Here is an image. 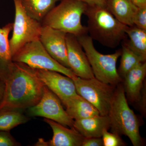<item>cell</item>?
<instances>
[{"label":"cell","mask_w":146,"mask_h":146,"mask_svg":"<svg viewBox=\"0 0 146 146\" xmlns=\"http://www.w3.org/2000/svg\"><path fill=\"white\" fill-rule=\"evenodd\" d=\"M3 80L5 89L0 110L28 108L42 98L44 84L33 69L24 63L13 61Z\"/></svg>","instance_id":"obj_1"},{"label":"cell","mask_w":146,"mask_h":146,"mask_svg":"<svg viewBox=\"0 0 146 146\" xmlns=\"http://www.w3.org/2000/svg\"><path fill=\"white\" fill-rule=\"evenodd\" d=\"M84 14L88 18L89 36L103 46L115 48L127 38V26L118 21L106 7L87 5Z\"/></svg>","instance_id":"obj_2"},{"label":"cell","mask_w":146,"mask_h":146,"mask_svg":"<svg viewBox=\"0 0 146 146\" xmlns=\"http://www.w3.org/2000/svg\"><path fill=\"white\" fill-rule=\"evenodd\" d=\"M108 116L112 132L127 136L133 146L144 145L143 139L139 132L140 120L129 106L122 82L116 86Z\"/></svg>","instance_id":"obj_3"},{"label":"cell","mask_w":146,"mask_h":146,"mask_svg":"<svg viewBox=\"0 0 146 146\" xmlns=\"http://www.w3.org/2000/svg\"><path fill=\"white\" fill-rule=\"evenodd\" d=\"M47 14L41 23L55 29L70 33L77 37L88 34L87 27L82 25L81 17L87 5L78 0H60Z\"/></svg>","instance_id":"obj_4"},{"label":"cell","mask_w":146,"mask_h":146,"mask_svg":"<svg viewBox=\"0 0 146 146\" xmlns=\"http://www.w3.org/2000/svg\"><path fill=\"white\" fill-rule=\"evenodd\" d=\"M77 38L88 58L95 78L114 86L121 83L123 79L117 69V61L121 56V49L111 54H102L96 49L93 39L88 34Z\"/></svg>","instance_id":"obj_5"},{"label":"cell","mask_w":146,"mask_h":146,"mask_svg":"<svg viewBox=\"0 0 146 146\" xmlns=\"http://www.w3.org/2000/svg\"><path fill=\"white\" fill-rule=\"evenodd\" d=\"M12 60L24 63L33 69L57 72L72 79L76 76L70 69L64 67L54 60L39 40L25 45L13 55Z\"/></svg>","instance_id":"obj_6"},{"label":"cell","mask_w":146,"mask_h":146,"mask_svg":"<svg viewBox=\"0 0 146 146\" xmlns=\"http://www.w3.org/2000/svg\"><path fill=\"white\" fill-rule=\"evenodd\" d=\"M72 79L77 94L93 105L100 115L108 116L116 86L104 83L95 78L86 79L76 76Z\"/></svg>","instance_id":"obj_7"},{"label":"cell","mask_w":146,"mask_h":146,"mask_svg":"<svg viewBox=\"0 0 146 146\" xmlns=\"http://www.w3.org/2000/svg\"><path fill=\"white\" fill-rule=\"evenodd\" d=\"M15 9L12 35L9 39L11 56L27 43L39 40L42 25L27 14L21 0H13Z\"/></svg>","instance_id":"obj_8"},{"label":"cell","mask_w":146,"mask_h":146,"mask_svg":"<svg viewBox=\"0 0 146 146\" xmlns=\"http://www.w3.org/2000/svg\"><path fill=\"white\" fill-rule=\"evenodd\" d=\"M28 109L29 115L31 117H43L65 127H74V120L63 109L59 98L45 85L41 99Z\"/></svg>","instance_id":"obj_9"},{"label":"cell","mask_w":146,"mask_h":146,"mask_svg":"<svg viewBox=\"0 0 146 146\" xmlns=\"http://www.w3.org/2000/svg\"><path fill=\"white\" fill-rule=\"evenodd\" d=\"M33 70L39 79L59 98L63 104L78 95L75 85L70 78L54 71Z\"/></svg>","instance_id":"obj_10"},{"label":"cell","mask_w":146,"mask_h":146,"mask_svg":"<svg viewBox=\"0 0 146 146\" xmlns=\"http://www.w3.org/2000/svg\"><path fill=\"white\" fill-rule=\"evenodd\" d=\"M66 34L64 32L42 26L39 40L54 60L70 69L68 59Z\"/></svg>","instance_id":"obj_11"},{"label":"cell","mask_w":146,"mask_h":146,"mask_svg":"<svg viewBox=\"0 0 146 146\" xmlns=\"http://www.w3.org/2000/svg\"><path fill=\"white\" fill-rule=\"evenodd\" d=\"M66 41L70 69L80 78L88 79L95 78L88 58L77 37L67 33Z\"/></svg>","instance_id":"obj_12"},{"label":"cell","mask_w":146,"mask_h":146,"mask_svg":"<svg viewBox=\"0 0 146 146\" xmlns=\"http://www.w3.org/2000/svg\"><path fill=\"white\" fill-rule=\"evenodd\" d=\"M44 121L52 129L53 136L48 141L39 138L36 146H82L84 137L74 127L70 129L59 123L44 118Z\"/></svg>","instance_id":"obj_13"},{"label":"cell","mask_w":146,"mask_h":146,"mask_svg":"<svg viewBox=\"0 0 146 146\" xmlns=\"http://www.w3.org/2000/svg\"><path fill=\"white\" fill-rule=\"evenodd\" d=\"M146 63L143 62L131 70L123 79L125 93L127 99L133 104L140 105L145 91Z\"/></svg>","instance_id":"obj_14"},{"label":"cell","mask_w":146,"mask_h":146,"mask_svg":"<svg viewBox=\"0 0 146 146\" xmlns=\"http://www.w3.org/2000/svg\"><path fill=\"white\" fill-rule=\"evenodd\" d=\"M74 127L84 138L102 137L104 131L110 129V120L108 116L99 115L74 120Z\"/></svg>","instance_id":"obj_15"},{"label":"cell","mask_w":146,"mask_h":146,"mask_svg":"<svg viewBox=\"0 0 146 146\" xmlns=\"http://www.w3.org/2000/svg\"><path fill=\"white\" fill-rule=\"evenodd\" d=\"M63 105L68 115L74 120L100 115L98 110L93 105L78 94L68 100Z\"/></svg>","instance_id":"obj_16"},{"label":"cell","mask_w":146,"mask_h":146,"mask_svg":"<svg viewBox=\"0 0 146 146\" xmlns=\"http://www.w3.org/2000/svg\"><path fill=\"white\" fill-rule=\"evenodd\" d=\"M106 8L122 23L133 25V16L138 7L130 0H108Z\"/></svg>","instance_id":"obj_17"},{"label":"cell","mask_w":146,"mask_h":146,"mask_svg":"<svg viewBox=\"0 0 146 146\" xmlns=\"http://www.w3.org/2000/svg\"><path fill=\"white\" fill-rule=\"evenodd\" d=\"M13 27V23H9L0 28V79L1 80L8 72L13 62L9 39Z\"/></svg>","instance_id":"obj_18"},{"label":"cell","mask_w":146,"mask_h":146,"mask_svg":"<svg viewBox=\"0 0 146 146\" xmlns=\"http://www.w3.org/2000/svg\"><path fill=\"white\" fill-rule=\"evenodd\" d=\"M58 1L60 0H21L27 14L40 23Z\"/></svg>","instance_id":"obj_19"},{"label":"cell","mask_w":146,"mask_h":146,"mask_svg":"<svg viewBox=\"0 0 146 146\" xmlns=\"http://www.w3.org/2000/svg\"><path fill=\"white\" fill-rule=\"evenodd\" d=\"M126 34L129 39L123 41L127 45L144 61L146 60V30L133 25L127 26Z\"/></svg>","instance_id":"obj_20"},{"label":"cell","mask_w":146,"mask_h":146,"mask_svg":"<svg viewBox=\"0 0 146 146\" xmlns=\"http://www.w3.org/2000/svg\"><path fill=\"white\" fill-rule=\"evenodd\" d=\"M121 60L118 72L123 79L131 70L143 62H146L138 55L131 49L125 42L123 41Z\"/></svg>","instance_id":"obj_21"},{"label":"cell","mask_w":146,"mask_h":146,"mask_svg":"<svg viewBox=\"0 0 146 146\" xmlns=\"http://www.w3.org/2000/svg\"><path fill=\"white\" fill-rule=\"evenodd\" d=\"M29 119L19 110H0V131H9L14 127L27 123Z\"/></svg>","instance_id":"obj_22"},{"label":"cell","mask_w":146,"mask_h":146,"mask_svg":"<svg viewBox=\"0 0 146 146\" xmlns=\"http://www.w3.org/2000/svg\"><path fill=\"white\" fill-rule=\"evenodd\" d=\"M121 136L117 133L108 132V130L104 131L102 136L103 146H125L126 144Z\"/></svg>","instance_id":"obj_23"},{"label":"cell","mask_w":146,"mask_h":146,"mask_svg":"<svg viewBox=\"0 0 146 146\" xmlns=\"http://www.w3.org/2000/svg\"><path fill=\"white\" fill-rule=\"evenodd\" d=\"M133 25L146 30V7H138L133 18Z\"/></svg>","instance_id":"obj_24"},{"label":"cell","mask_w":146,"mask_h":146,"mask_svg":"<svg viewBox=\"0 0 146 146\" xmlns=\"http://www.w3.org/2000/svg\"><path fill=\"white\" fill-rule=\"evenodd\" d=\"M21 145L11 136L9 131H0V146H18Z\"/></svg>","instance_id":"obj_25"},{"label":"cell","mask_w":146,"mask_h":146,"mask_svg":"<svg viewBox=\"0 0 146 146\" xmlns=\"http://www.w3.org/2000/svg\"><path fill=\"white\" fill-rule=\"evenodd\" d=\"M82 146H103L102 139V137L84 138Z\"/></svg>","instance_id":"obj_26"},{"label":"cell","mask_w":146,"mask_h":146,"mask_svg":"<svg viewBox=\"0 0 146 146\" xmlns=\"http://www.w3.org/2000/svg\"><path fill=\"white\" fill-rule=\"evenodd\" d=\"M91 6L106 7L108 0H78Z\"/></svg>","instance_id":"obj_27"},{"label":"cell","mask_w":146,"mask_h":146,"mask_svg":"<svg viewBox=\"0 0 146 146\" xmlns=\"http://www.w3.org/2000/svg\"><path fill=\"white\" fill-rule=\"evenodd\" d=\"M138 7H146V0H130Z\"/></svg>","instance_id":"obj_28"},{"label":"cell","mask_w":146,"mask_h":146,"mask_svg":"<svg viewBox=\"0 0 146 146\" xmlns=\"http://www.w3.org/2000/svg\"><path fill=\"white\" fill-rule=\"evenodd\" d=\"M5 89V84L4 82L0 79V104L2 101Z\"/></svg>","instance_id":"obj_29"}]
</instances>
